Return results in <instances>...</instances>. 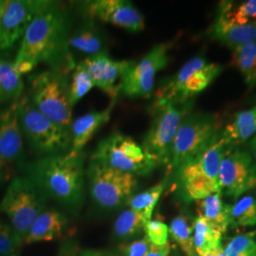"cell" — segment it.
Listing matches in <instances>:
<instances>
[{
    "label": "cell",
    "instance_id": "1",
    "mask_svg": "<svg viewBox=\"0 0 256 256\" xmlns=\"http://www.w3.org/2000/svg\"><path fill=\"white\" fill-rule=\"evenodd\" d=\"M70 18L64 6L48 1L32 20L22 37L14 66L21 76L32 72L37 64L48 62L52 66H72L68 54Z\"/></svg>",
    "mask_w": 256,
    "mask_h": 256
},
{
    "label": "cell",
    "instance_id": "2",
    "mask_svg": "<svg viewBox=\"0 0 256 256\" xmlns=\"http://www.w3.org/2000/svg\"><path fill=\"white\" fill-rule=\"evenodd\" d=\"M84 153L46 156L26 164L23 172L46 198L70 212L80 210L86 186Z\"/></svg>",
    "mask_w": 256,
    "mask_h": 256
},
{
    "label": "cell",
    "instance_id": "3",
    "mask_svg": "<svg viewBox=\"0 0 256 256\" xmlns=\"http://www.w3.org/2000/svg\"><path fill=\"white\" fill-rule=\"evenodd\" d=\"M74 68L54 66L28 77V97L30 102L48 118L68 130L72 124L74 106L66 72Z\"/></svg>",
    "mask_w": 256,
    "mask_h": 256
},
{
    "label": "cell",
    "instance_id": "4",
    "mask_svg": "<svg viewBox=\"0 0 256 256\" xmlns=\"http://www.w3.org/2000/svg\"><path fill=\"white\" fill-rule=\"evenodd\" d=\"M228 149L220 136L200 155L174 171L184 200L196 202L214 194H221L220 162Z\"/></svg>",
    "mask_w": 256,
    "mask_h": 256
},
{
    "label": "cell",
    "instance_id": "5",
    "mask_svg": "<svg viewBox=\"0 0 256 256\" xmlns=\"http://www.w3.org/2000/svg\"><path fill=\"white\" fill-rule=\"evenodd\" d=\"M18 114L24 140L38 158L70 151V130L42 114L30 102L28 95H23L19 100Z\"/></svg>",
    "mask_w": 256,
    "mask_h": 256
},
{
    "label": "cell",
    "instance_id": "6",
    "mask_svg": "<svg viewBox=\"0 0 256 256\" xmlns=\"http://www.w3.org/2000/svg\"><path fill=\"white\" fill-rule=\"evenodd\" d=\"M222 72V66L208 63L203 55L192 57L176 74L160 82L152 108L167 102L186 104L192 101L194 96L206 90Z\"/></svg>",
    "mask_w": 256,
    "mask_h": 256
},
{
    "label": "cell",
    "instance_id": "7",
    "mask_svg": "<svg viewBox=\"0 0 256 256\" xmlns=\"http://www.w3.org/2000/svg\"><path fill=\"white\" fill-rule=\"evenodd\" d=\"M45 194L26 174L14 176L0 202V214L22 241L37 216L46 209Z\"/></svg>",
    "mask_w": 256,
    "mask_h": 256
},
{
    "label": "cell",
    "instance_id": "8",
    "mask_svg": "<svg viewBox=\"0 0 256 256\" xmlns=\"http://www.w3.org/2000/svg\"><path fill=\"white\" fill-rule=\"evenodd\" d=\"M221 130L216 115L189 112L182 120L171 148V171L174 172L203 153L220 137Z\"/></svg>",
    "mask_w": 256,
    "mask_h": 256
},
{
    "label": "cell",
    "instance_id": "9",
    "mask_svg": "<svg viewBox=\"0 0 256 256\" xmlns=\"http://www.w3.org/2000/svg\"><path fill=\"white\" fill-rule=\"evenodd\" d=\"M86 178L92 200L102 210H116L126 205L137 188V176L93 158L86 169Z\"/></svg>",
    "mask_w": 256,
    "mask_h": 256
},
{
    "label": "cell",
    "instance_id": "10",
    "mask_svg": "<svg viewBox=\"0 0 256 256\" xmlns=\"http://www.w3.org/2000/svg\"><path fill=\"white\" fill-rule=\"evenodd\" d=\"M192 104V101L186 104L167 102L152 108L154 117L142 146L156 167L169 166L176 134L183 118L191 112Z\"/></svg>",
    "mask_w": 256,
    "mask_h": 256
},
{
    "label": "cell",
    "instance_id": "11",
    "mask_svg": "<svg viewBox=\"0 0 256 256\" xmlns=\"http://www.w3.org/2000/svg\"><path fill=\"white\" fill-rule=\"evenodd\" d=\"M92 158L135 176H148L156 168L142 146L120 131H114L102 138Z\"/></svg>",
    "mask_w": 256,
    "mask_h": 256
},
{
    "label": "cell",
    "instance_id": "12",
    "mask_svg": "<svg viewBox=\"0 0 256 256\" xmlns=\"http://www.w3.org/2000/svg\"><path fill=\"white\" fill-rule=\"evenodd\" d=\"M170 44L153 46L138 61H128L120 77V93L129 98H147L154 90L156 74L169 63Z\"/></svg>",
    "mask_w": 256,
    "mask_h": 256
},
{
    "label": "cell",
    "instance_id": "13",
    "mask_svg": "<svg viewBox=\"0 0 256 256\" xmlns=\"http://www.w3.org/2000/svg\"><path fill=\"white\" fill-rule=\"evenodd\" d=\"M221 194L234 200L256 188V162L252 154L240 148H229L220 166Z\"/></svg>",
    "mask_w": 256,
    "mask_h": 256
},
{
    "label": "cell",
    "instance_id": "14",
    "mask_svg": "<svg viewBox=\"0 0 256 256\" xmlns=\"http://www.w3.org/2000/svg\"><path fill=\"white\" fill-rule=\"evenodd\" d=\"M19 101L0 110V166L7 176L12 178L16 170H24V137L19 122Z\"/></svg>",
    "mask_w": 256,
    "mask_h": 256
},
{
    "label": "cell",
    "instance_id": "15",
    "mask_svg": "<svg viewBox=\"0 0 256 256\" xmlns=\"http://www.w3.org/2000/svg\"><path fill=\"white\" fill-rule=\"evenodd\" d=\"M48 0H0V50L22 38L32 20Z\"/></svg>",
    "mask_w": 256,
    "mask_h": 256
},
{
    "label": "cell",
    "instance_id": "16",
    "mask_svg": "<svg viewBox=\"0 0 256 256\" xmlns=\"http://www.w3.org/2000/svg\"><path fill=\"white\" fill-rule=\"evenodd\" d=\"M82 16L122 28L130 32H140L146 28V19L136 6L128 0H92L81 2Z\"/></svg>",
    "mask_w": 256,
    "mask_h": 256
},
{
    "label": "cell",
    "instance_id": "17",
    "mask_svg": "<svg viewBox=\"0 0 256 256\" xmlns=\"http://www.w3.org/2000/svg\"><path fill=\"white\" fill-rule=\"evenodd\" d=\"M126 63L128 60L118 61L111 58L108 52L88 56L81 62L94 86L106 93L112 102L117 101L120 94V77Z\"/></svg>",
    "mask_w": 256,
    "mask_h": 256
},
{
    "label": "cell",
    "instance_id": "18",
    "mask_svg": "<svg viewBox=\"0 0 256 256\" xmlns=\"http://www.w3.org/2000/svg\"><path fill=\"white\" fill-rule=\"evenodd\" d=\"M68 227V220L62 210L46 208L32 224L23 240V245L48 242L63 238Z\"/></svg>",
    "mask_w": 256,
    "mask_h": 256
},
{
    "label": "cell",
    "instance_id": "19",
    "mask_svg": "<svg viewBox=\"0 0 256 256\" xmlns=\"http://www.w3.org/2000/svg\"><path fill=\"white\" fill-rule=\"evenodd\" d=\"M116 102H111L106 110L90 111L72 120L70 128L72 138L70 152L82 153L86 144L92 140L96 132L110 122L112 110Z\"/></svg>",
    "mask_w": 256,
    "mask_h": 256
},
{
    "label": "cell",
    "instance_id": "20",
    "mask_svg": "<svg viewBox=\"0 0 256 256\" xmlns=\"http://www.w3.org/2000/svg\"><path fill=\"white\" fill-rule=\"evenodd\" d=\"M108 38L94 20L84 18L82 23L70 32L68 46L88 56L106 52Z\"/></svg>",
    "mask_w": 256,
    "mask_h": 256
},
{
    "label": "cell",
    "instance_id": "21",
    "mask_svg": "<svg viewBox=\"0 0 256 256\" xmlns=\"http://www.w3.org/2000/svg\"><path fill=\"white\" fill-rule=\"evenodd\" d=\"M209 36L212 39L234 48L256 42V24L244 26L234 25L216 16V18L210 28Z\"/></svg>",
    "mask_w": 256,
    "mask_h": 256
},
{
    "label": "cell",
    "instance_id": "22",
    "mask_svg": "<svg viewBox=\"0 0 256 256\" xmlns=\"http://www.w3.org/2000/svg\"><path fill=\"white\" fill-rule=\"evenodd\" d=\"M256 134V104L238 112L234 120L221 130L220 136L227 146L234 148L250 140Z\"/></svg>",
    "mask_w": 256,
    "mask_h": 256
},
{
    "label": "cell",
    "instance_id": "23",
    "mask_svg": "<svg viewBox=\"0 0 256 256\" xmlns=\"http://www.w3.org/2000/svg\"><path fill=\"white\" fill-rule=\"evenodd\" d=\"M221 196V194H214L194 202L198 216L210 222L223 234L230 226V205L223 202Z\"/></svg>",
    "mask_w": 256,
    "mask_h": 256
},
{
    "label": "cell",
    "instance_id": "24",
    "mask_svg": "<svg viewBox=\"0 0 256 256\" xmlns=\"http://www.w3.org/2000/svg\"><path fill=\"white\" fill-rule=\"evenodd\" d=\"M24 82L14 62L0 56V106L18 102L23 96Z\"/></svg>",
    "mask_w": 256,
    "mask_h": 256
},
{
    "label": "cell",
    "instance_id": "25",
    "mask_svg": "<svg viewBox=\"0 0 256 256\" xmlns=\"http://www.w3.org/2000/svg\"><path fill=\"white\" fill-rule=\"evenodd\" d=\"M194 247L198 256L210 254L221 244L222 234L210 222L198 216L192 225Z\"/></svg>",
    "mask_w": 256,
    "mask_h": 256
},
{
    "label": "cell",
    "instance_id": "26",
    "mask_svg": "<svg viewBox=\"0 0 256 256\" xmlns=\"http://www.w3.org/2000/svg\"><path fill=\"white\" fill-rule=\"evenodd\" d=\"M218 16L234 25L256 24V0H248L234 5L232 2H221Z\"/></svg>",
    "mask_w": 256,
    "mask_h": 256
},
{
    "label": "cell",
    "instance_id": "27",
    "mask_svg": "<svg viewBox=\"0 0 256 256\" xmlns=\"http://www.w3.org/2000/svg\"><path fill=\"white\" fill-rule=\"evenodd\" d=\"M232 50V63L242 74L248 86H256V42Z\"/></svg>",
    "mask_w": 256,
    "mask_h": 256
},
{
    "label": "cell",
    "instance_id": "28",
    "mask_svg": "<svg viewBox=\"0 0 256 256\" xmlns=\"http://www.w3.org/2000/svg\"><path fill=\"white\" fill-rule=\"evenodd\" d=\"M149 218L140 212L126 209L124 210L115 220L113 230L120 239H129L138 234L144 227Z\"/></svg>",
    "mask_w": 256,
    "mask_h": 256
},
{
    "label": "cell",
    "instance_id": "29",
    "mask_svg": "<svg viewBox=\"0 0 256 256\" xmlns=\"http://www.w3.org/2000/svg\"><path fill=\"white\" fill-rule=\"evenodd\" d=\"M229 220L234 228L256 225V196H245L230 205Z\"/></svg>",
    "mask_w": 256,
    "mask_h": 256
},
{
    "label": "cell",
    "instance_id": "30",
    "mask_svg": "<svg viewBox=\"0 0 256 256\" xmlns=\"http://www.w3.org/2000/svg\"><path fill=\"white\" fill-rule=\"evenodd\" d=\"M167 180L168 178H165L164 180L156 184L146 191L132 196L126 203L128 208L140 212L144 214L149 220H151L156 205L167 185Z\"/></svg>",
    "mask_w": 256,
    "mask_h": 256
},
{
    "label": "cell",
    "instance_id": "31",
    "mask_svg": "<svg viewBox=\"0 0 256 256\" xmlns=\"http://www.w3.org/2000/svg\"><path fill=\"white\" fill-rule=\"evenodd\" d=\"M169 234L174 242L180 246L186 256H198L194 247L192 226L190 225L188 218L180 214L171 221Z\"/></svg>",
    "mask_w": 256,
    "mask_h": 256
},
{
    "label": "cell",
    "instance_id": "32",
    "mask_svg": "<svg viewBox=\"0 0 256 256\" xmlns=\"http://www.w3.org/2000/svg\"><path fill=\"white\" fill-rule=\"evenodd\" d=\"M94 84L90 74L86 72V68L80 63L75 64L72 70L70 82H68L70 88V99L74 106L78 102L92 90Z\"/></svg>",
    "mask_w": 256,
    "mask_h": 256
},
{
    "label": "cell",
    "instance_id": "33",
    "mask_svg": "<svg viewBox=\"0 0 256 256\" xmlns=\"http://www.w3.org/2000/svg\"><path fill=\"white\" fill-rule=\"evenodd\" d=\"M22 245L8 220L0 214V256H19Z\"/></svg>",
    "mask_w": 256,
    "mask_h": 256
},
{
    "label": "cell",
    "instance_id": "34",
    "mask_svg": "<svg viewBox=\"0 0 256 256\" xmlns=\"http://www.w3.org/2000/svg\"><path fill=\"white\" fill-rule=\"evenodd\" d=\"M226 256H256V241L254 234H239L230 239L224 248Z\"/></svg>",
    "mask_w": 256,
    "mask_h": 256
},
{
    "label": "cell",
    "instance_id": "35",
    "mask_svg": "<svg viewBox=\"0 0 256 256\" xmlns=\"http://www.w3.org/2000/svg\"><path fill=\"white\" fill-rule=\"evenodd\" d=\"M144 232L151 244L164 246L168 242L169 228L160 220H149L144 227Z\"/></svg>",
    "mask_w": 256,
    "mask_h": 256
},
{
    "label": "cell",
    "instance_id": "36",
    "mask_svg": "<svg viewBox=\"0 0 256 256\" xmlns=\"http://www.w3.org/2000/svg\"><path fill=\"white\" fill-rule=\"evenodd\" d=\"M150 245V241L146 236H144L142 239L124 244L120 248V250L124 256H146Z\"/></svg>",
    "mask_w": 256,
    "mask_h": 256
},
{
    "label": "cell",
    "instance_id": "37",
    "mask_svg": "<svg viewBox=\"0 0 256 256\" xmlns=\"http://www.w3.org/2000/svg\"><path fill=\"white\" fill-rule=\"evenodd\" d=\"M171 248L172 247L169 241L164 246H156L151 244L146 256H170Z\"/></svg>",
    "mask_w": 256,
    "mask_h": 256
},
{
    "label": "cell",
    "instance_id": "38",
    "mask_svg": "<svg viewBox=\"0 0 256 256\" xmlns=\"http://www.w3.org/2000/svg\"><path fill=\"white\" fill-rule=\"evenodd\" d=\"M250 152L252 154V158H254L256 162V134L254 137L250 138Z\"/></svg>",
    "mask_w": 256,
    "mask_h": 256
},
{
    "label": "cell",
    "instance_id": "39",
    "mask_svg": "<svg viewBox=\"0 0 256 256\" xmlns=\"http://www.w3.org/2000/svg\"><path fill=\"white\" fill-rule=\"evenodd\" d=\"M216 256H226L224 254V248H223L221 244L216 250Z\"/></svg>",
    "mask_w": 256,
    "mask_h": 256
},
{
    "label": "cell",
    "instance_id": "40",
    "mask_svg": "<svg viewBox=\"0 0 256 256\" xmlns=\"http://www.w3.org/2000/svg\"><path fill=\"white\" fill-rule=\"evenodd\" d=\"M6 180H7V176H6V174L4 173L3 169H2L1 166H0V184L2 182H6Z\"/></svg>",
    "mask_w": 256,
    "mask_h": 256
},
{
    "label": "cell",
    "instance_id": "41",
    "mask_svg": "<svg viewBox=\"0 0 256 256\" xmlns=\"http://www.w3.org/2000/svg\"><path fill=\"white\" fill-rule=\"evenodd\" d=\"M82 256H102V254H99L98 252H86Z\"/></svg>",
    "mask_w": 256,
    "mask_h": 256
},
{
    "label": "cell",
    "instance_id": "42",
    "mask_svg": "<svg viewBox=\"0 0 256 256\" xmlns=\"http://www.w3.org/2000/svg\"><path fill=\"white\" fill-rule=\"evenodd\" d=\"M216 250H212L210 254H204V256H216Z\"/></svg>",
    "mask_w": 256,
    "mask_h": 256
},
{
    "label": "cell",
    "instance_id": "43",
    "mask_svg": "<svg viewBox=\"0 0 256 256\" xmlns=\"http://www.w3.org/2000/svg\"></svg>",
    "mask_w": 256,
    "mask_h": 256
}]
</instances>
